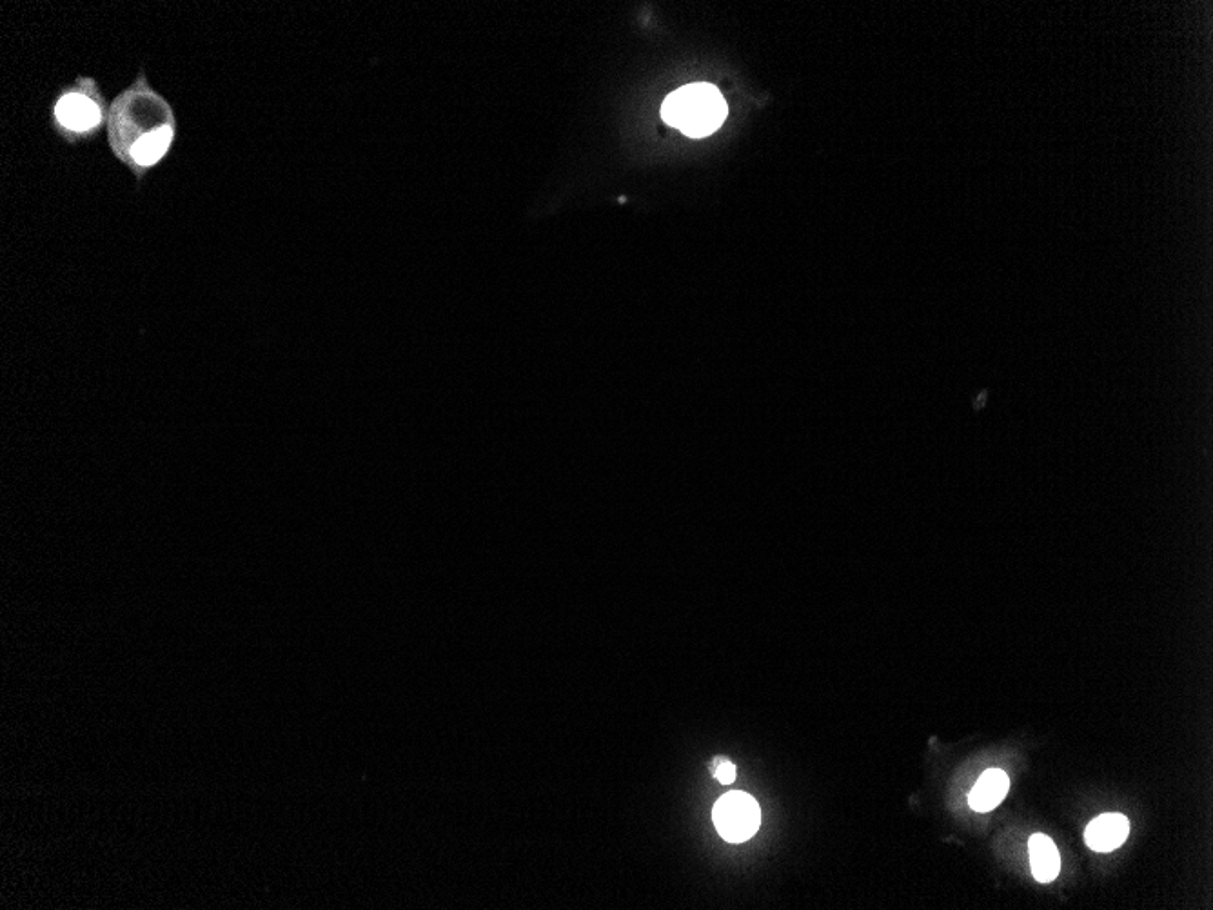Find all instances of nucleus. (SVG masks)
Returning a JSON list of instances; mask_svg holds the SVG:
<instances>
[{
  "instance_id": "f257e3e1",
  "label": "nucleus",
  "mask_w": 1213,
  "mask_h": 910,
  "mask_svg": "<svg viewBox=\"0 0 1213 910\" xmlns=\"http://www.w3.org/2000/svg\"><path fill=\"white\" fill-rule=\"evenodd\" d=\"M661 117L687 137L701 139L723 124L727 117V102L711 84H689L665 99Z\"/></svg>"
},
{
  "instance_id": "f03ea898",
  "label": "nucleus",
  "mask_w": 1213,
  "mask_h": 910,
  "mask_svg": "<svg viewBox=\"0 0 1213 910\" xmlns=\"http://www.w3.org/2000/svg\"><path fill=\"white\" fill-rule=\"evenodd\" d=\"M712 820L723 840L741 843L760 829V805L747 792L732 791L714 805Z\"/></svg>"
},
{
  "instance_id": "7ed1b4c3",
  "label": "nucleus",
  "mask_w": 1213,
  "mask_h": 910,
  "mask_svg": "<svg viewBox=\"0 0 1213 910\" xmlns=\"http://www.w3.org/2000/svg\"><path fill=\"white\" fill-rule=\"evenodd\" d=\"M1130 834V821L1123 814H1103L1086 827V845L1097 852L1119 849Z\"/></svg>"
},
{
  "instance_id": "20e7f679",
  "label": "nucleus",
  "mask_w": 1213,
  "mask_h": 910,
  "mask_svg": "<svg viewBox=\"0 0 1213 910\" xmlns=\"http://www.w3.org/2000/svg\"><path fill=\"white\" fill-rule=\"evenodd\" d=\"M1010 787V780L1005 772L1001 769H988L979 780H977L974 789L970 791L968 802L970 807L977 812H988L996 809L999 803L1005 800L1006 792Z\"/></svg>"
},
{
  "instance_id": "39448f33",
  "label": "nucleus",
  "mask_w": 1213,
  "mask_h": 910,
  "mask_svg": "<svg viewBox=\"0 0 1213 910\" xmlns=\"http://www.w3.org/2000/svg\"><path fill=\"white\" fill-rule=\"evenodd\" d=\"M1028 854H1030V867L1034 872V878L1041 883H1048L1057 878V874L1061 871V856L1057 851L1056 843L1050 840L1046 834H1034L1028 840Z\"/></svg>"
},
{
  "instance_id": "423d86ee",
  "label": "nucleus",
  "mask_w": 1213,
  "mask_h": 910,
  "mask_svg": "<svg viewBox=\"0 0 1213 910\" xmlns=\"http://www.w3.org/2000/svg\"><path fill=\"white\" fill-rule=\"evenodd\" d=\"M55 111H57V119L66 128L77 129V131L95 128L100 122V111L97 104L77 93L62 97Z\"/></svg>"
},
{
  "instance_id": "0eeeda50",
  "label": "nucleus",
  "mask_w": 1213,
  "mask_h": 910,
  "mask_svg": "<svg viewBox=\"0 0 1213 910\" xmlns=\"http://www.w3.org/2000/svg\"><path fill=\"white\" fill-rule=\"evenodd\" d=\"M171 139H173V131L169 128L151 131L146 137H142L139 142L133 144L131 155L142 166H149V164L157 162L164 155V151L171 144Z\"/></svg>"
},
{
  "instance_id": "6e6552de",
  "label": "nucleus",
  "mask_w": 1213,
  "mask_h": 910,
  "mask_svg": "<svg viewBox=\"0 0 1213 910\" xmlns=\"http://www.w3.org/2000/svg\"><path fill=\"white\" fill-rule=\"evenodd\" d=\"M714 774H716L718 782L723 783V785H729V783L736 780V767L727 758H716L714 760Z\"/></svg>"
}]
</instances>
